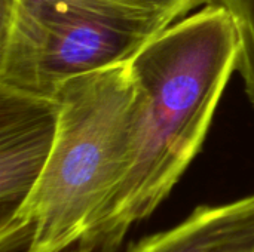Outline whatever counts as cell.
<instances>
[{"label": "cell", "instance_id": "cell-1", "mask_svg": "<svg viewBox=\"0 0 254 252\" xmlns=\"http://www.w3.org/2000/svg\"><path fill=\"white\" fill-rule=\"evenodd\" d=\"M238 53L234 22L214 1L153 36L129 59L146 100L131 162L95 252L116 251L170 196L205 141Z\"/></svg>", "mask_w": 254, "mask_h": 252}, {"label": "cell", "instance_id": "cell-2", "mask_svg": "<svg viewBox=\"0 0 254 252\" xmlns=\"http://www.w3.org/2000/svg\"><path fill=\"white\" fill-rule=\"evenodd\" d=\"M57 138L31 195L0 224L1 252H95L135 146L146 92L131 64L65 80Z\"/></svg>", "mask_w": 254, "mask_h": 252}, {"label": "cell", "instance_id": "cell-3", "mask_svg": "<svg viewBox=\"0 0 254 252\" xmlns=\"http://www.w3.org/2000/svg\"><path fill=\"white\" fill-rule=\"evenodd\" d=\"M153 36L21 3L12 31L0 40V86L54 98L74 76L128 62Z\"/></svg>", "mask_w": 254, "mask_h": 252}, {"label": "cell", "instance_id": "cell-4", "mask_svg": "<svg viewBox=\"0 0 254 252\" xmlns=\"http://www.w3.org/2000/svg\"><path fill=\"white\" fill-rule=\"evenodd\" d=\"M58 116L55 97L0 86V224L22 206L42 177Z\"/></svg>", "mask_w": 254, "mask_h": 252}, {"label": "cell", "instance_id": "cell-5", "mask_svg": "<svg viewBox=\"0 0 254 252\" xmlns=\"http://www.w3.org/2000/svg\"><path fill=\"white\" fill-rule=\"evenodd\" d=\"M128 252H254V195L198 206L177 226L140 241Z\"/></svg>", "mask_w": 254, "mask_h": 252}, {"label": "cell", "instance_id": "cell-6", "mask_svg": "<svg viewBox=\"0 0 254 252\" xmlns=\"http://www.w3.org/2000/svg\"><path fill=\"white\" fill-rule=\"evenodd\" d=\"M25 7L101 19L122 28L158 34L177 19L140 0H21Z\"/></svg>", "mask_w": 254, "mask_h": 252}, {"label": "cell", "instance_id": "cell-7", "mask_svg": "<svg viewBox=\"0 0 254 252\" xmlns=\"http://www.w3.org/2000/svg\"><path fill=\"white\" fill-rule=\"evenodd\" d=\"M216 3L226 9L237 30L240 42L237 71L254 107V0H216Z\"/></svg>", "mask_w": 254, "mask_h": 252}, {"label": "cell", "instance_id": "cell-8", "mask_svg": "<svg viewBox=\"0 0 254 252\" xmlns=\"http://www.w3.org/2000/svg\"><path fill=\"white\" fill-rule=\"evenodd\" d=\"M147 6H152L155 9H159L165 13H170L177 21L186 16L190 10L195 7L204 4V3H213L216 0H140Z\"/></svg>", "mask_w": 254, "mask_h": 252}]
</instances>
